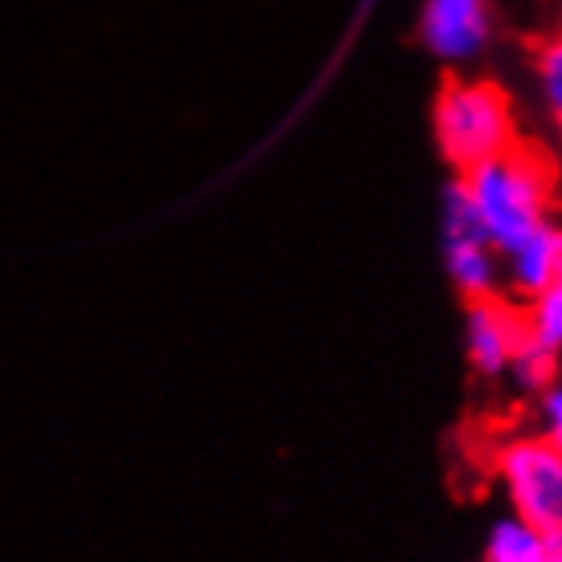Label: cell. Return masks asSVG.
Returning <instances> with one entry per match:
<instances>
[{
  "label": "cell",
  "mask_w": 562,
  "mask_h": 562,
  "mask_svg": "<svg viewBox=\"0 0 562 562\" xmlns=\"http://www.w3.org/2000/svg\"><path fill=\"white\" fill-rule=\"evenodd\" d=\"M535 86L538 99L554 123H562V33L547 37L535 54Z\"/></svg>",
  "instance_id": "obj_11"
},
{
  "label": "cell",
  "mask_w": 562,
  "mask_h": 562,
  "mask_svg": "<svg viewBox=\"0 0 562 562\" xmlns=\"http://www.w3.org/2000/svg\"><path fill=\"white\" fill-rule=\"evenodd\" d=\"M440 254L452 290L464 302H481L502 290V249H493V240L481 233L461 180H452L440 196Z\"/></svg>",
  "instance_id": "obj_4"
},
{
  "label": "cell",
  "mask_w": 562,
  "mask_h": 562,
  "mask_svg": "<svg viewBox=\"0 0 562 562\" xmlns=\"http://www.w3.org/2000/svg\"><path fill=\"white\" fill-rule=\"evenodd\" d=\"M493 481L509 514L538 530L562 526V449L547 432H518L497 445Z\"/></svg>",
  "instance_id": "obj_3"
},
{
  "label": "cell",
  "mask_w": 562,
  "mask_h": 562,
  "mask_svg": "<svg viewBox=\"0 0 562 562\" xmlns=\"http://www.w3.org/2000/svg\"><path fill=\"white\" fill-rule=\"evenodd\" d=\"M559 143H562V123H559Z\"/></svg>",
  "instance_id": "obj_14"
},
{
  "label": "cell",
  "mask_w": 562,
  "mask_h": 562,
  "mask_svg": "<svg viewBox=\"0 0 562 562\" xmlns=\"http://www.w3.org/2000/svg\"><path fill=\"white\" fill-rule=\"evenodd\" d=\"M464 196L473 204L481 233L493 240V249L506 254L509 245L530 237L535 228L554 221V164L530 147H509L477 168L457 176Z\"/></svg>",
  "instance_id": "obj_1"
},
{
  "label": "cell",
  "mask_w": 562,
  "mask_h": 562,
  "mask_svg": "<svg viewBox=\"0 0 562 562\" xmlns=\"http://www.w3.org/2000/svg\"><path fill=\"white\" fill-rule=\"evenodd\" d=\"M493 0H420L416 37L424 54L445 70H464L490 54L493 45Z\"/></svg>",
  "instance_id": "obj_5"
},
{
  "label": "cell",
  "mask_w": 562,
  "mask_h": 562,
  "mask_svg": "<svg viewBox=\"0 0 562 562\" xmlns=\"http://www.w3.org/2000/svg\"><path fill=\"white\" fill-rule=\"evenodd\" d=\"M521 314H526V330H530V338L547 342L550 351L562 355V273L550 281L547 290H538V294L526 302Z\"/></svg>",
  "instance_id": "obj_10"
},
{
  "label": "cell",
  "mask_w": 562,
  "mask_h": 562,
  "mask_svg": "<svg viewBox=\"0 0 562 562\" xmlns=\"http://www.w3.org/2000/svg\"><path fill=\"white\" fill-rule=\"evenodd\" d=\"M477 562H547V535L506 509L502 518L490 521Z\"/></svg>",
  "instance_id": "obj_8"
},
{
  "label": "cell",
  "mask_w": 562,
  "mask_h": 562,
  "mask_svg": "<svg viewBox=\"0 0 562 562\" xmlns=\"http://www.w3.org/2000/svg\"><path fill=\"white\" fill-rule=\"evenodd\" d=\"M538 432H547L562 449V383H550L547 392L538 395Z\"/></svg>",
  "instance_id": "obj_12"
},
{
  "label": "cell",
  "mask_w": 562,
  "mask_h": 562,
  "mask_svg": "<svg viewBox=\"0 0 562 562\" xmlns=\"http://www.w3.org/2000/svg\"><path fill=\"white\" fill-rule=\"evenodd\" d=\"M432 143L452 171H469L518 147V111L502 82L481 74H452L432 99Z\"/></svg>",
  "instance_id": "obj_2"
},
{
  "label": "cell",
  "mask_w": 562,
  "mask_h": 562,
  "mask_svg": "<svg viewBox=\"0 0 562 562\" xmlns=\"http://www.w3.org/2000/svg\"><path fill=\"white\" fill-rule=\"evenodd\" d=\"M547 535V562H562V526L559 530H542Z\"/></svg>",
  "instance_id": "obj_13"
},
{
  "label": "cell",
  "mask_w": 562,
  "mask_h": 562,
  "mask_svg": "<svg viewBox=\"0 0 562 562\" xmlns=\"http://www.w3.org/2000/svg\"><path fill=\"white\" fill-rule=\"evenodd\" d=\"M506 380L526 395H542L550 383H559V351H550L547 342L526 335L514 359H509Z\"/></svg>",
  "instance_id": "obj_9"
},
{
  "label": "cell",
  "mask_w": 562,
  "mask_h": 562,
  "mask_svg": "<svg viewBox=\"0 0 562 562\" xmlns=\"http://www.w3.org/2000/svg\"><path fill=\"white\" fill-rule=\"evenodd\" d=\"M526 335H530L526 314L506 297H481V302H469V310H464V355H469V367L485 380L506 375L509 359H514Z\"/></svg>",
  "instance_id": "obj_6"
},
{
  "label": "cell",
  "mask_w": 562,
  "mask_h": 562,
  "mask_svg": "<svg viewBox=\"0 0 562 562\" xmlns=\"http://www.w3.org/2000/svg\"><path fill=\"white\" fill-rule=\"evenodd\" d=\"M562 273V225L547 221L530 237L509 245L502 254V285H509L521 302H530L538 290H547L550 281Z\"/></svg>",
  "instance_id": "obj_7"
}]
</instances>
